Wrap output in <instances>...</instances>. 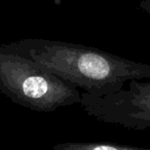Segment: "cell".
<instances>
[{
	"label": "cell",
	"mask_w": 150,
	"mask_h": 150,
	"mask_svg": "<svg viewBox=\"0 0 150 150\" xmlns=\"http://www.w3.org/2000/svg\"><path fill=\"white\" fill-rule=\"evenodd\" d=\"M16 43L44 69L92 97L118 93L125 82L133 79H150V65L96 47L38 38L21 39Z\"/></svg>",
	"instance_id": "obj_1"
},
{
	"label": "cell",
	"mask_w": 150,
	"mask_h": 150,
	"mask_svg": "<svg viewBox=\"0 0 150 150\" xmlns=\"http://www.w3.org/2000/svg\"><path fill=\"white\" fill-rule=\"evenodd\" d=\"M0 93L37 112H52L81 103L76 86L40 66L16 41L0 44Z\"/></svg>",
	"instance_id": "obj_2"
},
{
	"label": "cell",
	"mask_w": 150,
	"mask_h": 150,
	"mask_svg": "<svg viewBox=\"0 0 150 150\" xmlns=\"http://www.w3.org/2000/svg\"><path fill=\"white\" fill-rule=\"evenodd\" d=\"M129 88L104 97H92L81 93L84 112L103 122L125 129H143L150 127V80L129 81Z\"/></svg>",
	"instance_id": "obj_3"
},
{
	"label": "cell",
	"mask_w": 150,
	"mask_h": 150,
	"mask_svg": "<svg viewBox=\"0 0 150 150\" xmlns=\"http://www.w3.org/2000/svg\"><path fill=\"white\" fill-rule=\"evenodd\" d=\"M52 150H150V148L102 142H64L52 146Z\"/></svg>",
	"instance_id": "obj_4"
},
{
	"label": "cell",
	"mask_w": 150,
	"mask_h": 150,
	"mask_svg": "<svg viewBox=\"0 0 150 150\" xmlns=\"http://www.w3.org/2000/svg\"><path fill=\"white\" fill-rule=\"evenodd\" d=\"M139 7L145 13H150V0H142L139 4Z\"/></svg>",
	"instance_id": "obj_5"
},
{
	"label": "cell",
	"mask_w": 150,
	"mask_h": 150,
	"mask_svg": "<svg viewBox=\"0 0 150 150\" xmlns=\"http://www.w3.org/2000/svg\"><path fill=\"white\" fill-rule=\"evenodd\" d=\"M63 1H64V0H54V3L56 5H61L63 3Z\"/></svg>",
	"instance_id": "obj_6"
}]
</instances>
